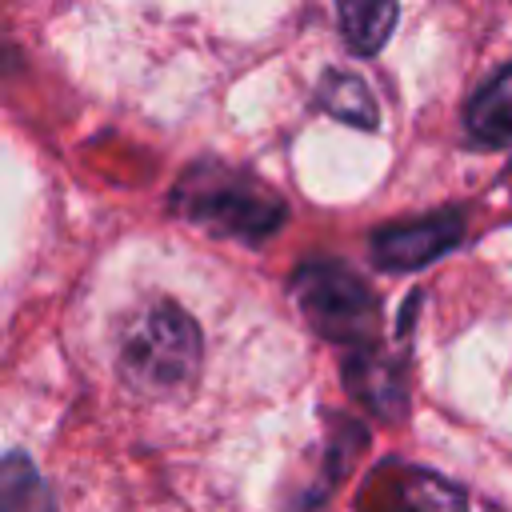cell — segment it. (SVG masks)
I'll use <instances>...</instances> for the list:
<instances>
[{
    "instance_id": "obj_8",
    "label": "cell",
    "mask_w": 512,
    "mask_h": 512,
    "mask_svg": "<svg viewBox=\"0 0 512 512\" xmlns=\"http://www.w3.org/2000/svg\"><path fill=\"white\" fill-rule=\"evenodd\" d=\"M320 104L336 116V120H348L356 128H376V100L368 92V84L352 72H328L324 84H320Z\"/></svg>"
},
{
    "instance_id": "obj_5",
    "label": "cell",
    "mask_w": 512,
    "mask_h": 512,
    "mask_svg": "<svg viewBox=\"0 0 512 512\" xmlns=\"http://www.w3.org/2000/svg\"><path fill=\"white\" fill-rule=\"evenodd\" d=\"M460 232H464L460 212H436L424 220L392 224L372 236V260L388 272H408V268H420V264L436 260L440 252H448L460 240Z\"/></svg>"
},
{
    "instance_id": "obj_1",
    "label": "cell",
    "mask_w": 512,
    "mask_h": 512,
    "mask_svg": "<svg viewBox=\"0 0 512 512\" xmlns=\"http://www.w3.org/2000/svg\"><path fill=\"white\" fill-rule=\"evenodd\" d=\"M200 328L184 308L160 300L128 320L120 336V376L136 392H172L196 376Z\"/></svg>"
},
{
    "instance_id": "obj_4",
    "label": "cell",
    "mask_w": 512,
    "mask_h": 512,
    "mask_svg": "<svg viewBox=\"0 0 512 512\" xmlns=\"http://www.w3.org/2000/svg\"><path fill=\"white\" fill-rule=\"evenodd\" d=\"M356 512H468L464 492L412 464H384L364 484Z\"/></svg>"
},
{
    "instance_id": "obj_9",
    "label": "cell",
    "mask_w": 512,
    "mask_h": 512,
    "mask_svg": "<svg viewBox=\"0 0 512 512\" xmlns=\"http://www.w3.org/2000/svg\"><path fill=\"white\" fill-rule=\"evenodd\" d=\"M396 24V4H340V32L352 52L372 56Z\"/></svg>"
},
{
    "instance_id": "obj_2",
    "label": "cell",
    "mask_w": 512,
    "mask_h": 512,
    "mask_svg": "<svg viewBox=\"0 0 512 512\" xmlns=\"http://www.w3.org/2000/svg\"><path fill=\"white\" fill-rule=\"evenodd\" d=\"M176 208L188 220L236 240H264L288 216L284 200L272 196L260 180L232 168H216V164H204L180 180Z\"/></svg>"
},
{
    "instance_id": "obj_3",
    "label": "cell",
    "mask_w": 512,
    "mask_h": 512,
    "mask_svg": "<svg viewBox=\"0 0 512 512\" xmlns=\"http://www.w3.org/2000/svg\"><path fill=\"white\" fill-rule=\"evenodd\" d=\"M292 292L308 324L336 344H368L376 332V296L336 260H308L292 276Z\"/></svg>"
},
{
    "instance_id": "obj_7",
    "label": "cell",
    "mask_w": 512,
    "mask_h": 512,
    "mask_svg": "<svg viewBox=\"0 0 512 512\" xmlns=\"http://www.w3.org/2000/svg\"><path fill=\"white\" fill-rule=\"evenodd\" d=\"M0 512H56L52 488L40 480L36 464L20 452L0 460Z\"/></svg>"
},
{
    "instance_id": "obj_6",
    "label": "cell",
    "mask_w": 512,
    "mask_h": 512,
    "mask_svg": "<svg viewBox=\"0 0 512 512\" xmlns=\"http://www.w3.org/2000/svg\"><path fill=\"white\" fill-rule=\"evenodd\" d=\"M464 128L472 144L484 148L512 144V64L476 88V96L464 108Z\"/></svg>"
}]
</instances>
